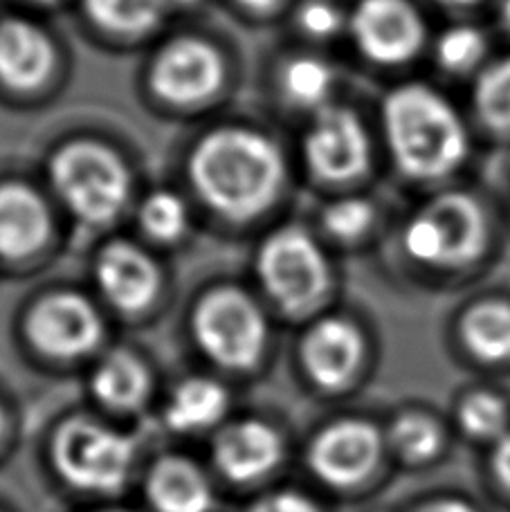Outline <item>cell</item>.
<instances>
[{
	"label": "cell",
	"mask_w": 510,
	"mask_h": 512,
	"mask_svg": "<svg viewBox=\"0 0 510 512\" xmlns=\"http://www.w3.org/2000/svg\"><path fill=\"white\" fill-rule=\"evenodd\" d=\"M5 432V416H3V409H0V436Z\"/></svg>",
	"instance_id": "8d00e7d4"
},
{
	"label": "cell",
	"mask_w": 510,
	"mask_h": 512,
	"mask_svg": "<svg viewBox=\"0 0 510 512\" xmlns=\"http://www.w3.org/2000/svg\"><path fill=\"white\" fill-rule=\"evenodd\" d=\"M239 3L248 5V7H252V9H268V7L275 5L277 0H239Z\"/></svg>",
	"instance_id": "836d02e7"
},
{
	"label": "cell",
	"mask_w": 510,
	"mask_h": 512,
	"mask_svg": "<svg viewBox=\"0 0 510 512\" xmlns=\"http://www.w3.org/2000/svg\"><path fill=\"white\" fill-rule=\"evenodd\" d=\"M180 3H194V0H180Z\"/></svg>",
	"instance_id": "f35d334b"
},
{
	"label": "cell",
	"mask_w": 510,
	"mask_h": 512,
	"mask_svg": "<svg viewBox=\"0 0 510 512\" xmlns=\"http://www.w3.org/2000/svg\"><path fill=\"white\" fill-rule=\"evenodd\" d=\"M495 472L497 479L510 490V432L499 438V445L495 450Z\"/></svg>",
	"instance_id": "1f68e13d"
},
{
	"label": "cell",
	"mask_w": 510,
	"mask_h": 512,
	"mask_svg": "<svg viewBox=\"0 0 510 512\" xmlns=\"http://www.w3.org/2000/svg\"><path fill=\"white\" fill-rule=\"evenodd\" d=\"M486 54L484 34L470 25H457L445 32L436 43V57L445 70L466 72L477 66Z\"/></svg>",
	"instance_id": "4316f807"
},
{
	"label": "cell",
	"mask_w": 510,
	"mask_h": 512,
	"mask_svg": "<svg viewBox=\"0 0 510 512\" xmlns=\"http://www.w3.org/2000/svg\"><path fill=\"white\" fill-rule=\"evenodd\" d=\"M459 423L475 438H502L508 434V409L493 393H472L459 409Z\"/></svg>",
	"instance_id": "484cf974"
},
{
	"label": "cell",
	"mask_w": 510,
	"mask_h": 512,
	"mask_svg": "<svg viewBox=\"0 0 510 512\" xmlns=\"http://www.w3.org/2000/svg\"><path fill=\"white\" fill-rule=\"evenodd\" d=\"M227 409V393L207 378H191L173 391L167 405V423L178 432H200L216 425Z\"/></svg>",
	"instance_id": "ffe728a7"
},
{
	"label": "cell",
	"mask_w": 510,
	"mask_h": 512,
	"mask_svg": "<svg viewBox=\"0 0 510 512\" xmlns=\"http://www.w3.org/2000/svg\"><path fill=\"white\" fill-rule=\"evenodd\" d=\"M25 333L41 353L72 360L95 349L102 337V322L88 299L75 292H54L32 308Z\"/></svg>",
	"instance_id": "ba28073f"
},
{
	"label": "cell",
	"mask_w": 510,
	"mask_h": 512,
	"mask_svg": "<svg viewBox=\"0 0 510 512\" xmlns=\"http://www.w3.org/2000/svg\"><path fill=\"white\" fill-rule=\"evenodd\" d=\"M50 178L79 221L106 225L131 196V173L120 155L97 142L61 146L50 162Z\"/></svg>",
	"instance_id": "3957f363"
},
{
	"label": "cell",
	"mask_w": 510,
	"mask_h": 512,
	"mask_svg": "<svg viewBox=\"0 0 510 512\" xmlns=\"http://www.w3.org/2000/svg\"><path fill=\"white\" fill-rule=\"evenodd\" d=\"M416 512H475V510L466 504H461L457 499H445V501H434V504L423 506Z\"/></svg>",
	"instance_id": "d6a6232c"
},
{
	"label": "cell",
	"mask_w": 510,
	"mask_h": 512,
	"mask_svg": "<svg viewBox=\"0 0 510 512\" xmlns=\"http://www.w3.org/2000/svg\"><path fill=\"white\" fill-rule=\"evenodd\" d=\"M97 283L113 306L135 313L156 297L158 268L140 248L117 241L99 254Z\"/></svg>",
	"instance_id": "5bb4252c"
},
{
	"label": "cell",
	"mask_w": 510,
	"mask_h": 512,
	"mask_svg": "<svg viewBox=\"0 0 510 512\" xmlns=\"http://www.w3.org/2000/svg\"><path fill=\"white\" fill-rule=\"evenodd\" d=\"M111 512H115V510H111Z\"/></svg>",
	"instance_id": "ab89813d"
},
{
	"label": "cell",
	"mask_w": 510,
	"mask_h": 512,
	"mask_svg": "<svg viewBox=\"0 0 510 512\" xmlns=\"http://www.w3.org/2000/svg\"><path fill=\"white\" fill-rule=\"evenodd\" d=\"M50 218L41 196L34 189L5 182L0 185V254L23 259L48 239Z\"/></svg>",
	"instance_id": "e0dca14e"
},
{
	"label": "cell",
	"mask_w": 510,
	"mask_h": 512,
	"mask_svg": "<svg viewBox=\"0 0 510 512\" xmlns=\"http://www.w3.org/2000/svg\"><path fill=\"white\" fill-rule=\"evenodd\" d=\"M259 277L286 313H306L324 299L331 283L329 263L304 230L286 227L259 252Z\"/></svg>",
	"instance_id": "52a82bcc"
},
{
	"label": "cell",
	"mask_w": 510,
	"mask_h": 512,
	"mask_svg": "<svg viewBox=\"0 0 510 512\" xmlns=\"http://www.w3.org/2000/svg\"><path fill=\"white\" fill-rule=\"evenodd\" d=\"M149 371L135 355L115 351L104 358L93 376V391L113 409H135L149 396Z\"/></svg>",
	"instance_id": "d6986e66"
},
{
	"label": "cell",
	"mask_w": 510,
	"mask_h": 512,
	"mask_svg": "<svg viewBox=\"0 0 510 512\" xmlns=\"http://www.w3.org/2000/svg\"><path fill=\"white\" fill-rule=\"evenodd\" d=\"M52 459L70 486L88 492H115L129 479L135 445L129 436L90 418H70L52 441Z\"/></svg>",
	"instance_id": "277c9868"
},
{
	"label": "cell",
	"mask_w": 510,
	"mask_h": 512,
	"mask_svg": "<svg viewBox=\"0 0 510 512\" xmlns=\"http://www.w3.org/2000/svg\"><path fill=\"white\" fill-rule=\"evenodd\" d=\"M364 342L358 328L338 317L317 322L302 344L304 367L320 387L340 389L358 371Z\"/></svg>",
	"instance_id": "4fadbf2b"
},
{
	"label": "cell",
	"mask_w": 510,
	"mask_h": 512,
	"mask_svg": "<svg viewBox=\"0 0 510 512\" xmlns=\"http://www.w3.org/2000/svg\"><path fill=\"white\" fill-rule=\"evenodd\" d=\"M223 84V61L200 39H176L160 50L151 68V88L173 104L212 97Z\"/></svg>",
	"instance_id": "7c38bea8"
},
{
	"label": "cell",
	"mask_w": 510,
	"mask_h": 512,
	"mask_svg": "<svg viewBox=\"0 0 510 512\" xmlns=\"http://www.w3.org/2000/svg\"><path fill=\"white\" fill-rule=\"evenodd\" d=\"M214 461L232 481H257L281 461V438L259 420L234 423L218 434Z\"/></svg>",
	"instance_id": "9a60e30c"
},
{
	"label": "cell",
	"mask_w": 510,
	"mask_h": 512,
	"mask_svg": "<svg viewBox=\"0 0 510 512\" xmlns=\"http://www.w3.org/2000/svg\"><path fill=\"white\" fill-rule=\"evenodd\" d=\"M140 221L153 239L176 241L187 227V209L178 196L169 191H158L144 200Z\"/></svg>",
	"instance_id": "83f0119b"
},
{
	"label": "cell",
	"mask_w": 510,
	"mask_h": 512,
	"mask_svg": "<svg viewBox=\"0 0 510 512\" xmlns=\"http://www.w3.org/2000/svg\"><path fill=\"white\" fill-rule=\"evenodd\" d=\"M194 335L216 364L250 369L266 346V322L257 304L236 288H218L200 299L194 313Z\"/></svg>",
	"instance_id": "8992f818"
},
{
	"label": "cell",
	"mask_w": 510,
	"mask_h": 512,
	"mask_svg": "<svg viewBox=\"0 0 510 512\" xmlns=\"http://www.w3.org/2000/svg\"><path fill=\"white\" fill-rule=\"evenodd\" d=\"M461 337L468 351L484 362L510 360V304L481 301L461 319Z\"/></svg>",
	"instance_id": "44dd1931"
},
{
	"label": "cell",
	"mask_w": 510,
	"mask_h": 512,
	"mask_svg": "<svg viewBox=\"0 0 510 512\" xmlns=\"http://www.w3.org/2000/svg\"><path fill=\"white\" fill-rule=\"evenodd\" d=\"M439 3L448 7H468L472 3H477V0H439Z\"/></svg>",
	"instance_id": "e575fe53"
},
{
	"label": "cell",
	"mask_w": 510,
	"mask_h": 512,
	"mask_svg": "<svg viewBox=\"0 0 510 512\" xmlns=\"http://www.w3.org/2000/svg\"><path fill=\"white\" fill-rule=\"evenodd\" d=\"M486 232V216L477 200L450 191L412 218L405 230V250L421 263L459 268L484 252Z\"/></svg>",
	"instance_id": "5b68a950"
},
{
	"label": "cell",
	"mask_w": 510,
	"mask_h": 512,
	"mask_svg": "<svg viewBox=\"0 0 510 512\" xmlns=\"http://www.w3.org/2000/svg\"><path fill=\"white\" fill-rule=\"evenodd\" d=\"M36 3H54V0H36Z\"/></svg>",
	"instance_id": "74e56055"
},
{
	"label": "cell",
	"mask_w": 510,
	"mask_h": 512,
	"mask_svg": "<svg viewBox=\"0 0 510 512\" xmlns=\"http://www.w3.org/2000/svg\"><path fill=\"white\" fill-rule=\"evenodd\" d=\"M189 176L205 203L232 221H248L279 194L284 162L266 135L218 128L191 153Z\"/></svg>",
	"instance_id": "6da1fadb"
},
{
	"label": "cell",
	"mask_w": 510,
	"mask_h": 512,
	"mask_svg": "<svg viewBox=\"0 0 510 512\" xmlns=\"http://www.w3.org/2000/svg\"><path fill=\"white\" fill-rule=\"evenodd\" d=\"M147 497L158 512H209L212 508L205 474L180 456L156 463L147 479Z\"/></svg>",
	"instance_id": "ac0fdd59"
},
{
	"label": "cell",
	"mask_w": 510,
	"mask_h": 512,
	"mask_svg": "<svg viewBox=\"0 0 510 512\" xmlns=\"http://www.w3.org/2000/svg\"><path fill=\"white\" fill-rule=\"evenodd\" d=\"M248 512H317V508L311 499L297 492H277L257 501Z\"/></svg>",
	"instance_id": "4dcf8cb0"
},
{
	"label": "cell",
	"mask_w": 510,
	"mask_h": 512,
	"mask_svg": "<svg viewBox=\"0 0 510 512\" xmlns=\"http://www.w3.org/2000/svg\"><path fill=\"white\" fill-rule=\"evenodd\" d=\"M340 12L324 0H311L299 12V25L313 36H331L340 30Z\"/></svg>",
	"instance_id": "f546056e"
},
{
	"label": "cell",
	"mask_w": 510,
	"mask_h": 512,
	"mask_svg": "<svg viewBox=\"0 0 510 512\" xmlns=\"http://www.w3.org/2000/svg\"><path fill=\"white\" fill-rule=\"evenodd\" d=\"M333 86V70L317 57H297L281 72V88L290 102L315 108L322 106Z\"/></svg>",
	"instance_id": "603a6c76"
},
{
	"label": "cell",
	"mask_w": 510,
	"mask_h": 512,
	"mask_svg": "<svg viewBox=\"0 0 510 512\" xmlns=\"http://www.w3.org/2000/svg\"><path fill=\"white\" fill-rule=\"evenodd\" d=\"M502 16H504L506 25L510 27V0H504V3H502Z\"/></svg>",
	"instance_id": "d590c367"
},
{
	"label": "cell",
	"mask_w": 510,
	"mask_h": 512,
	"mask_svg": "<svg viewBox=\"0 0 510 512\" xmlns=\"http://www.w3.org/2000/svg\"><path fill=\"white\" fill-rule=\"evenodd\" d=\"M84 3L93 21L106 30L144 34L160 23L167 0H84Z\"/></svg>",
	"instance_id": "7402d4cb"
},
{
	"label": "cell",
	"mask_w": 510,
	"mask_h": 512,
	"mask_svg": "<svg viewBox=\"0 0 510 512\" xmlns=\"http://www.w3.org/2000/svg\"><path fill=\"white\" fill-rule=\"evenodd\" d=\"M358 48L378 63H403L421 50L425 27L409 0H360L351 18Z\"/></svg>",
	"instance_id": "30bf717a"
},
{
	"label": "cell",
	"mask_w": 510,
	"mask_h": 512,
	"mask_svg": "<svg viewBox=\"0 0 510 512\" xmlns=\"http://www.w3.org/2000/svg\"><path fill=\"white\" fill-rule=\"evenodd\" d=\"M385 131L398 169L409 178H445L468 155V135L457 111L427 86L409 84L387 97Z\"/></svg>",
	"instance_id": "7a4b0ae2"
},
{
	"label": "cell",
	"mask_w": 510,
	"mask_h": 512,
	"mask_svg": "<svg viewBox=\"0 0 510 512\" xmlns=\"http://www.w3.org/2000/svg\"><path fill=\"white\" fill-rule=\"evenodd\" d=\"M380 452L382 438L376 427L364 420H340L315 438L308 461L324 483L351 488L376 470Z\"/></svg>",
	"instance_id": "8fae6325"
},
{
	"label": "cell",
	"mask_w": 510,
	"mask_h": 512,
	"mask_svg": "<svg viewBox=\"0 0 510 512\" xmlns=\"http://www.w3.org/2000/svg\"><path fill=\"white\" fill-rule=\"evenodd\" d=\"M475 106L490 128L510 131V57L481 72L475 88Z\"/></svg>",
	"instance_id": "cb8c5ba5"
},
{
	"label": "cell",
	"mask_w": 510,
	"mask_h": 512,
	"mask_svg": "<svg viewBox=\"0 0 510 512\" xmlns=\"http://www.w3.org/2000/svg\"><path fill=\"white\" fill-rule=\"evenodd\" d=\"M304 155L317 178L346 182L369 164V140L358 115L349 108H322L306 133Z\"/></svg>",
	"instance_id": "9c48e42d"
},
{
	"label": "cell",
	"mask_w": 510,
	"mask_h": 512,
	"mask_svg": "<svg viewBox=\"0 0 510 512\" xmlns=\"http://www.w3.org/2000/svg\"><path fill=\"white\" fill-rule=\"evenodd\" d=\"M443 436L432 418L421 414L400 416L391 427V445L407 461H427L441 450Z\"/></svg>",
	"instance_id": "d4e9b609"
},
{
	"label": "cell",
	"mask_w": 510,
	"mask_h": 512,
	"mask_svg": "<svg viewBox=\"0 0 510 512\" xmlns=\"http://www.w3.org/2000/svg\"><path fill=\"white\" fill-rule=\"evenodd\" d=\"M52 43L39 27L21 18L0 23V81L14 90H34L48 79Z\"/></svg>",
	"instance_id": "2e32d148"
},
{
	"label": "cell",
	"mask_w": 510,
	"mask_h": 512,
	"mask_svg": "<svg viewBox=\"0 0 510 512\" xmlns=\"http://www.w3.org/2000/svg\"><path fill=\"white\" fill-rule=\"evenodd\" d=\"M373 223V209L367 200L346 198L338 200L324 212V227L329 234L342 241H353L369 230Z\"/></svg>",
	"instance_id": "f1b7e54d"
}]
</instances>
